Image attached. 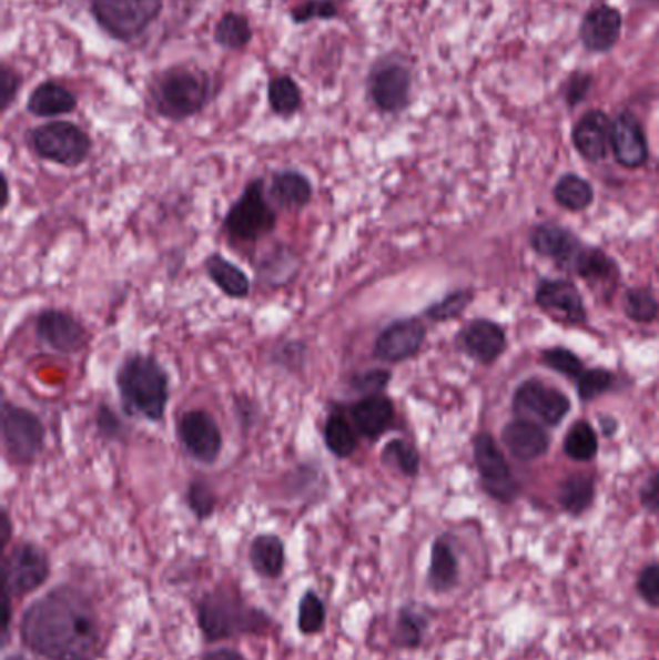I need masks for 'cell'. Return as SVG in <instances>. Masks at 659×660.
Returning <instances> with one entry per match:
<instances>
[{"label": "cell", "instance_id": "obj_1", "mask_svg": "<svg viewBox=\"0 0 659 660\" xmlns=\"http://www.w3.org/2000/svg\"><path fill=\"white\" fill-rule=\"evenodd\" d=\"M20 638L47 660H98L101 623L90 597L74 586H59L26 609Z\"/></svg>", "mask_w": 659, "mask_h": 660}, {"label": "cell", "instance_id": "obj_2", "mask_svg": "<svg viewBox=\"0 0 659 660\" xmlns=\"http://www.w3.org/2000/svg\"><path fill=\"white\" fill-rule=\"evenodd\" d=\"M114 385L128 417L161 424L171 402V377L155 354L132 352L120 362Z\"/></svg>", "mask_w": 659, "mask_h": 660}, {"label": "cell", "instance_id": "obj_3", "mask_svg": "<svg viewBox=\"0 0 659 660\" xmlns=\"http://www.w3.org/2000/svg\"><path fill=\"white\" fill-rule=\"evenodd\" d=\"M197 626L207 643L239 638L247 633H265L273 628V618L240 595L234 586H219L203 595L197 605Z\"/></svg>", "mask_w": 659, "mask_h": 660}, {"label": "cell", "instance_id": "obj_4", "mask_svg": "<svg viewBox=\"0 0 659 660\" xmlns=\"http://www.w3.org/2000/svg\"><path fill=\"white\" fill-rule=\"evenodd\" d=\"M151 103L159 116L182 122L192 119L213 99V83L203 70L192 67L166 68L153 78L150 85Z\"/></svg>", "mask_w": 659, "mask_h": 660}, {"label": "cell", "instance_id": "obj_5", "mask_svg": "<svg viewBox=\"0 0 659 660\" xmlns=\"http://www.w3.org/2000/svg\"><path fill=\"white\" fill-rule=\"evenodd\" d=\"M277 209L270 201L263 179L247 182L239 200L226 211L223 231L234 242L255 244L277 229Z\"/></svg>", "mask_w": 659, "mask_h": 660}, {"label": "cell", "instance_id": "obj_6", "mask_svg": "<svg viewBox=\"0 0 659 660\" xmlns=\"http://www.w3.org/2000/svg\"><path fill=\"white\" fill-rule=\"evenodd\" d=\"M2 453L14 468H31L45 450L47 430L41 417L14 402H2Z\"/></svg>", "mask_w": 659, "mask_h": 660}, {"label": "cell", "instance_id": "obj_7", "mask_svg": "<svg viewBox=\"0 0 659 660\" xmlns=\"http://www.w3.org/2000/svg\"><path fill=\"white\" fill-rule=\"evenodd\" d=\"M33 155L64 169L82 166L91 155V138L83 128L68 120H53L33 128L26 135Z\"/></svg>", "mask_w": 659, "mask_h": 660}, {"label": "cell", "instance_id": "obj_8", "mask_svg": "<svg viewBox=\"0 0 659 660\" xmlns=\"http://www.w3.org/2000/svg\"><path fill=\"white\" fill-rule=\"evenodd\" d=\"M99 28L120 43H132L158 22L163 0H88Z\"/></svg>", "mask_w": 659, "mask_h": 660}, {"label": "cell", "instance_id": "obj_9", "mask_svg": "<svg viewBox=\"0 0 659 660\" xmlns=\"http://www.w3.org/2000/svg\"><path fill=\"white\" fill-rule=\"evenodd\" d=\"M367 97L383 114H398L410 104L413 70L398 57L377 60L367 74Z\"/></svg>", "mask_w": 659, "mask_h": 660}, {"label": "cell", "instance_id": "obj_10", "mask_svg": "<svg viewBox=\"0 0 659 660\" xmlns=\"http://www.w3.org/2000/svg\"><path fill=\"white\" fill-rule=\"evenodd\" d=\"M51 576L47 550L30 541L16 542L2 558V581L8 597H26L45 583Z\"/></svg>", "mask_w": 659, "mask_h": 660}, {"label": "cell", "instance_id": "obj_11", "mask_svg": "<svg viewBox=\"0 0 659 660\" xmlns=\"http://www.w3.org/2000/svg\"><path fill=\"white\" fill-rule=\"evenodd\" d=\"M176 440L190 460L202 466H215L225 437L217 419L207 409H187L176 422Z\"/></svg>", "mask_w": 659, "mask_h": 660}, {"label": "cell", "instance_id": "obj_12", "mask_svg": "<svg viewBox=\"0 0 659 660\" xmlns=\"http://www.w3.org/2000/svg\"><path fill=\"white\" fill-rule=\"evenodd\" d=\"M473 446L474 461L484 490L497 502L510 505L518 497L520 489L501 448L489 433H478Z\"/></svg>", "mask_w": 659, "mask_h": 660}, {"label": "cell", "instance_id": "obj_13", "mask_svg": "<svg viewBox=\"0 0 659 660\" xmlns=\"http://www.w3.org/2000/svg\"><path fill=\"white\" fill-rule=\"evenodd\" d=\"M513 409L520 419L557 427L569 416L570 400L559 388L547 386L538 378H528L523 385H518L517 393L513 396Z\"/></svg>", "mask_w": 659, "mask_h": 660}, {"label": "cell", "instance_id": "obj_14", "mask_svg": "<svg viewBox=\"0 0 659 660\" xmlns=\"http://www.w3.org/2000/svg\"><path fill=\"white\" fill-rule=\"evenodd\" d=\"M36 338L45 348L62 356H75L90 344V331L74 313L59 307H47L36 317Z\"/></svg>", "mask_w": 659, "mask_h": 660}, {"label": "cell", "instance_id": "obj_15", "mask_svg": "<svg viewBox=\"0 0 659 660\" xmlns=\"http://www.w3.org/2000/svg\"><path fill=\"white\" fill-rule=\"evenodd\" d=\"M427 328L418 317L391 321L375 336L372 357L387 365L405 364L418 356L426 342Z\"/></svg>", "mask_w": 659, "mask_h": 660}, {"label": "cell", "instance_id": "obj_16", "mask_svg": "<svg viewBox=\"0 0 659 660\" xmlns=\"http://www.w3.org/2000/svg\"><path fill=\"white\" fill-rule=\"evenodd\" d=\"M536 304L547 317L567 327L586 321L585 299L570 281H544L536 290Z\"/></svg>", "mask_w": 659, "mask_h": 660}, {"label": "cell", "instance_id": "obj_17", "mask_svg": "<svg viewBox=\"0 0 659 660\" xmlns=\"http://www.w3.org/2000/svg\"><path fill=\"white\" fill-rule=\"evenodd\" d=\"M611 153L625 169H640L648 161V140L640 120L622 111L611 120Z\"/></svg>", "mask_w": 659, "mask_h": 660}, {"label": "cell", "instance_id": "obj_18", "mask_svg": "<svg viewBox=\"0 0 659 660\" xmlns=\"http://www.w3.org/2000/svg\"><path fill=\"white\" fill-rule=\"evenodd\" d=\"M346 414L358 430L359 437L366 438L369 443H377L387 430L393 429L397 419L395 402L391 400L387 394L362 396L348 406Z\"/></svg>", "mask_w": 659, "mask_h": 660}, {"label": "cell", "instance_id": "obj_19", "mask_svg": "<svg viewBox=\"0 0 659 660\" xmlns=\"http://www.w3.org/2000/svg\"><path fill=\"white\" fill-rule=\"evenodd\" d=\"M622 33V14L617 7L607 2L594 4L580 23V41L590 52H609L614 49Z\"/></svg>", "mask_w": 659, "mask_h": 660}, {"label": "cell", "instance_id": "obj_20", "mask_svg": "<svg viewBox=\"0 0 659 660\" xmlns=\"http://www.w3.org/2000/svg\"><path fill=\"white\" fill-rule=\"evenodd\" d=\"M572 145L590 163H599L611 149V120L604 111H588L572 128Z\"/></svg>", "mask_w": 659, "mask_h": 660}, {"label": "cell", "instance_id": "obj_21", "mask_svg": "<svg viewBox=\"0 0 659 660\" xmlns=\"http://www.w3.org/2000/svg\"><path fill=\"white\" fill-rule=\"evenodd\" d=\"M458 346L466 356L474 357L481 364H491L507 348V334L494 321L476 319L468 323L460 333Z\"/></svg>", "mask_w": 659, "mask_h": 660}, {"label": "cell", "instance_id": "obj_22", "mask_svg": "<svg viewBox=\"0 0 659 660\" xmlns=\"http://www.w3.org/2000/svg\"><path fill=\"white\" fill-rule=\"evenodd\" d=\"M267 195L273 207L281 211H302L314 200V184L304 172L296 169H283L273 172Z\"/></svg>", "mask_w": 659, "mask_h": 660}, {"label": "cell", "instance_id": "obj_23", "mask_svg": "<svg viewBox=\"0 0 659 660\" xmlns=\"http://www.w3.org/2000/svg\"><path fill=\"white\" fill-rule=\"evenodd\" d=\"M460 560L453 547L449 535H439L432 542L429 566H427V587L437 595H447L458 586Z\"/></svg>", "mask_w": 659, "mask_h": 660}, {"label": "cell", "instance_id": "obj_24", "mask_svg": "<svg viewBox=\"0 0 659 660\" xmlns=\"http://www.w3.org/2000/svg\"><path fill=\"white\" fill-rule=\"evenodd\" d=\"M530 242L539 255L554 260L557 265L570 268L575 265L580 250L585 247L572 232L551 223L536 226Z\"/></svg>", "mask_w": 659, "mask_h": 660}, {"label": "cell", "instance_id": "obj_25", "mask_svg": "<svg viewBox=\"0 0 659 660\" xmlns=\"http://www.w3.org/2000/svg\"><path fill=\"white\" fill-rule=\"evenodd\" d=\"M501 437L503 445L520 461L538 460L549 448L546 430L530 419H513L510 424L505 425Z\"/></svg>", "mask_w": 659, "mask_h": 660}, {"label": "cell", "instance_id": "obj_26", "mask_svg": "<svg viewBox=\"0 0 659 660\" xmlns=\"http://www.w3.org/2000/svg\"><path fill=\"white\" fill-rule=\"evenodd\" d=\"M247 560L260 578H281L286 565L285 541L277 534L255 535L250 542Z\"/></svg>", "mask_w": 659, "mask_h": 660}, {"label": "cell", "instance_id": "obj_27", "mask_svg": "<svg viewBox=\"0 0 659 660\" xmlns=\"http://www.w3.org/2000/svg\"><path fill=\"white\" fill-rule=\"evenodd\" d=\"M205 275L215 284L226 297L231 299H246L252 294V281L233 261L226 260L221 253H211L203 261Z\"/></svg>", "mask_w": 659, "mask_h": 660}, {"label": "cell", "instance_id": "obj_28", "mask_svg": "<svg viewBox=\"0 0 659 660\" xmlns=\"http://www.w3.org/2000/svg\"><path fill=\"white\" fill-rule=\"evenodd\" d=\"M78 99L67 85L57 82L39 83L28 97V112L38 119H57L75 111Z\"/></svg>", "mask_w": 659, "mask_h": 660}, {"label": "cell", "instance_id": "obj_29", "mask_svg": "<svg viewBox=\"0 0 659 660\" xmlns=\"http://www.w3.org/2000/svg\"><path fill=\"white\" fill-rule=\"evenodd\" d=\"M358 430L346 412H331L323 424V445L333 458L348 460L358 450Z\"/></svg>", "mask_w": 659, "mask_h": 660}, {"label": "cell", "instance_id": "obj_30", "mask_svg": "<svg viewBox=\"0 0 659 660\" xmlns=\"http://www.w3.org/2000/svg\"><path fill=\"white\" fill-rule=\"evenodd\" d=\"M432 618L426 610L419 609L416 605H405L397 612V622L393 631V643L398 649L414 651L424 643L427 630H429Z\"/></svg>", "mask_w": 659, "mask_h": 660}, {"label": "cell", "instance_id": "obj_31", "mask_svg": "<svg viewBox=\"0 0 659 660\" xmlns=\"http://www.w3.org/2000/svg\"><path fill=\"white\" fill-rule=\"evenodd\" d=\"M572 271L582 276L590 286H615L619 278V268L609 255L596 250V247H582L578 253L577 261L572 265Z\"/></svg>", "mask_w": 659, "mask_h": 660}, {"label": "cell", "instance_id": "obj_32", "mask_svg": "<svg viewBox=\"0 0 659 660\" xmlns=\"http://www.w3.org/2000/svg\"><path fill=\"white\" fill-rule=\"evenodd\" d=\"M557 500L562 510L572 518L588 512L596 500V481L592 475L575 474L567 477L559 487Z\"/></svg>", "mask_w": 659, "mask_h": 660}, {"label": "cell", "instance_id": "obj_33", "mask_svg": "<svg viewBox=\"0 0 659 660\" xmlns=\"http://www.w3.org/2000/svg\"><path fill=\"white\" fill-rule=\"evenodd\" d=\"M213 39L221 49L226 51H242L246 49L252 39H254V30L252 23L246 16L240 12H226L213 30Z\"/></svg>", "mask_w": 659, "mask_h": 660}, {"label": "cell", "instance_id": "obj_34", "mask_svg": "<svg viewBox=\"0 0 659 660\" xmlns=\"http://www.w3.org/2000/svg\"><path fill=\"white\" fill-rule=\"evenodd\" d=\"M271 111L281 119H293L302 109V90L291 75H275L267 88Z\"/></svg>", "mask_w": 659, "mask_h": 660}, {"label": "cell", "instance_id": "obj_35", "mask_svg": "<svg viewBox=\"0 0 659 660\" xmlns=\"http://www.w3.org/2000/svg\"><path fill=\"white\" fill-rule=\"evenodd\" d=\"M554 197L567 211H585L594 201V190L590 182L577 174H565L555 184Z\"/></svg>", "mask_w": 659, "mask_h": 660}, {"label": "cell", "instance_id": "obj_36", "mask_svg": "<svg viewBox=\"0 0 659 660\" xmlns=\"http://www.w3.org/2000/svg\"><path fill=\"white\" fill-rule=\"evenodd\" d=\"M383 466L397 469L398 474L408 479H414L419 474L418 448L405 438H393L382 450Z\"/></svg>", "mask_w": 659, "mask_h": 660}, {"label": "cell", "instance_id": "obj_37", "mask_svg": "<svg viewBox=\"0 0 659 660\" xmlns=\"http://www.w3.org/2000/svg\"><path fill=\"white\" fill-rule=\"evenodd\" d=\"M599 443L596 437V430L588 422H577L570 427L567 437H565V445L562 450L569 456L570 460L575 461H590L596 458L598 454Z\"/></svg>", "mask_w": 659, "mask_h": 660}, {"label": "cell", "instance_id": "obj_38", "mask_svg": "<svg viewBox=\"0 0 659 660\" xmlns=\"http://www.w3.org/2000/svg\"><path fill=\"white\" fill-rule=\"evenodd\" d=\"M327 623V609L322 597L314 589H307L300 597L298 602V631L302 636H317L322 633Z\"/></svg>", "mask_w": 659, "mask_h": 660}, {"label": "cell", "instance_id": "obj_39", "mask_svg": "<svg viewBox=\"0 0 659 660\" xmlns=\"http://www.w3.org/2000/svg\"><path fill=\"white\" fill-rule=\"evenodd\" d=\"M184 500H186L187 510L194 514L197 521L210 519L217 510V493L205 479H192L187 483Z\"/></svg>", "mask_w": 659, "mask_h": 660}, {"label": "cell", "instance_id": "obj_40", "mask_svg": "<svg viewBox=\"0 0 659 660\" xmlns=\"http://www.w3.org/2000/svg\"><path fill=\"white\" fill-rule=\"evenodd\" d=\"M474 294L470 290H457L449 296L443 297L439 302L429 305L424 315L434 323H445V321L457 319L460 313H465L466 307L473 302Z\"/></svg>", "mask_w": 659, "mask_h": 660}, {"label": "cell", "instance_id": "obj_41", "mask_svg": "<svg viewBox=\"0 0 659 660\" xmlns=\"http://www.w3.org/2000/svg\"><path fill=\"white\" fill-rule=\"evenodd\" d=\"M271 364L281 367L285 372H302L307 362V344L302 341L278 342L275 348L271 349Z\"/></svg>", "mask_w": 659, "mask_h": 660}, {"label": "cell", "instance_id": "obj_42", "mask_svg": "<svg viewBox=\"0 0 659 660\" xmlns=\"http://www.w3.org/2000/svg\"><path fill=\"white\" fill-rule=\"evenodd\" d=\"M625 313L637 323H652L659 315L658 299L646 288H632L625 296Z\"/></svg>", "mask_w": 659, "mask_h": 660}, {"label": "cell", "instance_id": "obj_43", "mask_svg": "<svg viewBox=\"0 0 659 660\" xmlns=\"http://www.w3.org/2000/svg\"><path fill=\"white\" fill-rule=\"evenodd\" d=\"M93 425H95L99 438H103L107 443H120L126 437L124 419L120 417L119 412L111 404H105V402H101L95 408Z\"/></svg>", "mask_w": 659, "mask_h": 660}, {"label": "cell", "instance_id": "obj_44", "mask_svg": "<svg viewBox=\"0 0 659 660\" xmlns=\"http://www.w3.org/2000/svg\"><path fill=\"white\" fill-rule=\"evenodd\" d=\"M393 380V373L385 367H374L366 372L354 373L351 377V386L354 393L359 396H374V394H385Z\"/></svg>", "mask_w": 659, "mask_h": 660}, {"label": "cell", "instance_id": "obj_45", "mask_svg": "<svg viewBox=\"0 0 659 660\" xmlns=\"http://www.w3.org/2000/svg\"><path fill=\"white\" fill-rule=\"evenodd\" d=\"M615 383V375L607 369H586L580 377L577 378L578 398L582 402H590L598 398L601 394L607 393Z\"/></svg>", "mask_w": 659, "mask_h": 660}, {"label": "cell", "instance_id": "obj_46", "mask_svg": "<svg viewBox=\"0 0 659 660\" xmlns=\"http://www.w3.org/2000/svg\"><path fill=\"white\" fill-rule=\"evenodd\" d=\"M541 362L554 372L561 373L565 377L578 378L586 372L580 357L575 356L567 348H549L541 352Z\"/></svg>", "mask_w": 659, "mask_h": 660}, {"label": "cell", "instance_id": "obj_47", "mask_svg": "<svg viewBox=\"0 0 659 660\" xmlns=\"http://www.w3.org/2000/svg\"><path fill=\"white\" fill-rule=\"evenodd\" d=\"M338 16V4L335 0H306L300 7L291 10L294 23L314 22V20H335Z\"/></svg>", "mask_w": 659, "mask_h": 660}, {"label": "cell", "instance_id": "obj_48", "mask_svg": "<svg viewBox=\"0 0 659 660\" xmlns=\"http://www.w3.org/2000/svg\"><path fill=\"white\" fill-rule=\"evenodd\" d=\"M637 593L648 607L659 609V562H650L638 571Z\"/></svg>", "mask_w": 659, "mask_h": 660}, {"label": "cell", "instance_id": "obj_49", "mask_svg": "<svg viewBox=\"0 0 659 660\" xmlns=\"http://www.w3.org/2000/svg\"><path fill=\"white\" fill-rule=\"evenodd\" d=\"M275 267H285L294 273L296 267H298V265H296V253H294L291 247H286V245H277L275 250L267 252V257H265V261H262V265L257 267V275L270 283L271 275L275 273Z\"/></svg>", "mask_w": 659, "mask_h": 660}, {"label": "cell", "instance_id": "obj_50", "mask_svg": "<svg viewBox=\"0 0 659 660\" xmlns=\"http://www.w3.org/2000/svg\"><path fill=\"white\" fill-rule=\"evenodd\" d=\"M20 90H22V74L10 64H2V70H0V106H2V111L7 112L14 104Z\"/></svg>", "mask_w": 659, "mask_h": 660}, {"label": "cell", "instance_id": "obj_51", "mask_svg": "<svg viewBox=\"0 0 659 660\" xmlns=\"http://www.w3.org/2000/svg\"><path fill=\"white\" fill-rule=\"evenodd\" d=\"M594 85V75L590 72H572L569 80L565 83V101L570 109H575L577 104L582 103Z\"/></svg>", "mask_w": 659, "mask_h": 660}, {"label": "cell", "instance_id": "obj_52", "mask_svg": "<svg viewBox=\"0 0 659 660\" xmlns=\"http://www.w3.org/2000/svg\"><path fill=\"white\" fill-rule=\"evenodd\" d=\"M234 414H236V419L242 425V429L250 430L260 422L262 409H260V404L254 398H250L246 394H236L234 396Z\"/></svg>", "mask_w": 659, "mask_h": 660}, {"label": "cell", "instance_id": "obj_53", "mask_svg": "<svg viewBox=\"0 0 659 660\" xmlns=\"http://www.w3.org/2000/svg\"><path fill=\"white\" fill-rule=\"evenodd\" d=\"M640 505L646 512L659 514V469L642 485Z\"/></svg>", "mask_w": 659, "mask_h": 660}, {"label": "cell", "instance_id": "obj_54", "mask_svg": "<svg viewBox=\"0 0 659 660\" xmlns=\"http://www.w3.org/2000/svg\"><path fill=\"white\" fill-rule=\"evenodd\" d=\"M200 660H247L244 654L231 649V647H219V649H211L205 651Z\"/></svg>", "mask_w": 659, "mask_h": 660}, {"label": "cell", "instance_id": "obj_55", "mask_svg": "<svg viewBox=\"0 0 659 660\" xmlns=\"http://www.w3.org/2000/svg\"><path fill=\"white\" fill-rule=\"evenodd\" d=\"M10 539H12V519L8 510H2V552H7Z\"/></svg>", "mask_w": 659, "mask_h": 660}, {"label": "cell", "instance_id": "obj_56", "mask_svg": "<svg viewBox=\"0 0 659 660\" xmlns=\"http://www.w3.org/2000/svg\"><path fill=\"white\" fill-rule=\"evenodd\" d=\"M4 660H31V659H28V657H26V654L12 653V654H8V657H4Z\"/></svg>", "mask_w": 659, "mask_h": 660}]
</instances>
